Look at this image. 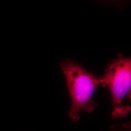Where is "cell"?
<instances>
[{
  "mask_svg": "<svg viewBox=\"0 0 131 131\" xmlns=\"http://www.w3.org/2000/svg\"><path fill=\"white\" fill-rule=\"evenodd\" d=\"M60 68L65 76L71 101L68 115L73 122H77L81 111L91 112L97 105L92 96L95 89L100 85L99 78L70 59L61 63Z\"/></svg>",
  "mask_w": 131,
  "mask_h": 131,
  "instance_id": "obj_1",
  "label": "cell"
},
{
  "mask_svg": "<svg viewBox=\"0 0 131 131\" xmlns=\"http://www.w3.org/2000/svg\"><path fill=\"white\" fill-rule=\"evenodd\" d=\"M100 85L107 86L112 97L113 118L125 117L131 110V60L119 54L108 65Z\"/></svg>",
  "mask_w": 131,
  "mask_h": 131,
  "instance_id": "obj_2",
  "label": "cell"
},
{
  "mask_svg": "<svg viewBox=\"0 0 131 131\" xmlns=\"http://www.w3.org/2000/svg\"><path fill=\"white\" fill-rule=\"evenodd\" d=\"M131 125L129 123L122 125H114L111 128V131H131Z\"/></svg>",
  "mask_w": 131,
  "mask_h": 131,
  "instance_id": "obj_3",
  "label": "cell"
}]
</instances>
